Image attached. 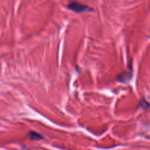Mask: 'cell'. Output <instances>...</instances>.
<instances>
[{
	"mask_svg": "<svg viewBox=\"0 0 150 150\" xmlns=\"http://www.w3.org/2000/svg\"><path fill=\"white\" fill-rule=\"evenodd\" d=\"M67 7V8L76 12V13H83V12L92 10L88 5H86V4H81V3L79 2H75V1L69 3Z\"/></svg>",
	"mask_w": 150,
	"mask_h": 150,
	"instance_id": "obj_1",
	"label": "cell"
},
{
	"mask_svg": "<svg viewBox=\"0 0 150 150\" xmlns=\"http://www.w3.org/2000/svg\"><path fill=\"white\" fill-rule=\"evenodd\" d=\"M131 74H129L128 72H122L121 74L119 75L117 79L122 82H126L128 81L131 79Z\"/></svg>",
	"mask_w": 150,
	"mask_h": 150,
	"instance_id": "obj_2",
	"label": "cell"
},
{
	"mask_svg": "<svg viewBox=\"0 0 150 150\" xmlns=\"http://www.w3.org/2000/svg\"><path fill=\"white\" fill-rule=\"evenodd\" d=\"M29 137L32 139H33V140H40V139H43V137L40 134L34 131L29 132Z\"/></svg>",
	"mask_w": 150,
	"mask_h": 150,
	"instance_id": "obj_3",
	"label": "cell"
}]
</instances>
